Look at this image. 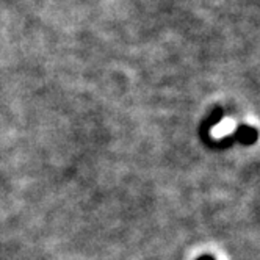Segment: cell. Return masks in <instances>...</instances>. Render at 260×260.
<instances>
[{"instance_id":"1","label":"cell","mask_w":260,"mask_h":260,"mask_svg":"<svg viewBox=\"0 0 260 260\" xmlns=\"http://www.w3.org/2000/svg\"><path fill=\"white\" fill-rule=\"evenodd\" d=\"M235 141H240L241 144H245V146H249L252 143H255L257 140V132H255V128L252 127H248V125H241L237 128V132L235 135L232 137Z\"/></svg>"},{"instance_id":"2","label":"cell","mask_w":260,"mask_h":260,"mask_svg":"<svg viewBox=\"0 0 260 260\" xmlns=\"http://www.w3.org/2000/svg\"><path fill=\"white\" fill-rule=\"evenodd\" d=\"M196 260H215V257H213V255H210V254H204V255L198 257Z\"/></svg>"}]
</instances>
